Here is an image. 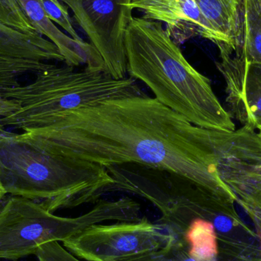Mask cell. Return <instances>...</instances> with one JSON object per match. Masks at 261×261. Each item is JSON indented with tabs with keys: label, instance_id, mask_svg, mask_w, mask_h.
Masks as SVG:
<instances>
[{
	"label": "cell",
	"instance_id": "obj_3",
	"mask_svg": "<svg viewBox=\"0 0 261 261\" xmlns=\"http://www.w3.org/2000/svg\"><path fill=\"white\" fill-rule=\"evenodd\" d=\"M114 184L107 167L51 153L0 127V187L54 213L96 203Z\"/></svg>",
	"mask_w": 261,
	"mask_h": 261
},
{
	"label": "cell",
	"instance_id": "obj_18",
	"mask_svg": "<svg viewBox=\"0 0 261 261\" xmlns=\"http://www.w3.org/2000/svg\"><path fill=\"white\" fill-rule=\"evenodd\" d=\"M223 212V211H222ZM222 212L218 213L213 220V224L214 225L215 228L218 231L220 232L225 233L229 231L232 228V222H231L230 218L228 216H225V215L220 214Z\"/></svg>",
	"mask_w": 261,
	"mask_h": 261
},
{
	"label": "cell",
	"instance_id": "obj_19",
	"mask_svg": "<svg viewBox=\"0 0 261 261\" xmlns=\"http://www.w3.org/2000/svg\"><path fill=\"white\" fill-rule=\"evenodd\" d=\"M6 196V193H5V192L3 191V189L0 187V202H1V201L3 200V198H4Z\"/></svg>",
	"mask_w": 261,
	"mask_h": 261
},
{
	"label": "cell",
	"instance_id": "obj_11",
	"mask_svg": "<svg viewBox=\"0 0 261 261\" xmlns=\"http://www.w3.org/2000/svg\"><path fill=\"white\" fill-rule=\"evenodd\" d=\"M202 13L225 44H240L241 0H195Z\"/></svg>",
	"mask_w": 261,
	"mask_h": 261
},
{
	"label": "cell",
	"instance_id": "obj_1",
	"mask_svg": "<svg viewBox=\"0 0 261 261\" xmlns=\"http://www.w3.org/2000/svg\"><path fill=\"white\" fill-rule=\"evenodd\" d=\"M21 135L51 153L102 167L166 170L231 204L237 196L224 182V170L239 163L261 164L257 132L197 126L145 93L71 110Z\"/></svg>",
	"mask_w": 261,
	"mask_h": 261
},
{
	"label": "cell",
	"instance_id": "obj_4",
	"mask_svg": "<svg viewBox=\"0 0 261 261\" xmlns=\"http://www.w3.org/2000/svg\"><path fill=\"white\" fill-rule=\"evenodd\" d=\"M0 93L19 106L0 119V127L24 130L43 126L56 116L90 104L144 92L130 76L116 79L103 70L50 64L35 73L30 84Z\"/></svg>",
	"mask_w": 261,
	"mask_h": 261
},
{
	"label": "cell",
	"instance_id": "obj_10",
	"mask_svg": "<svg viewBox=\"0 0 261 261\" xmlns=\"http://www.w3.org/2000/svg\"><path fill=\"white\" fill-rule=\"evenodd\" d=\"M18 1L33 27L58 47L67 65L107 71L105 62L96 49L90 43L76 41L60 30L47 16L40 0Z\"/></svg>",
	"mask_w": 261,
	"mask_h": 261
},
{
	"label": "cell",
	"instance_id": "obj_6",
	"mask_svg": "<svg viewBox=\"0 0 261 261\" xmlns=\"http://www.w3.org/2000/svg\"><path fill=\"white\" fill-rule=\"evenodd\" d=\"M169 240L170 236L161 225L144 217L135 222L92 225L62 243L81 260L118 261L156 251Z\"/></svg>",
	"mask_w": 261,
	"mask_h": 261
},
{
	"label": "cell",
	"instance_id": "obj_16",
	"mask_svg": "<svg viewBox=\"0 0 261 261\" xmlns=\"http://www.w3.org/2000/svg\"><path fill=\"white\" fill-rule=\"evenodd\" d=\"M35 255L38 261H82L69 252L58 242L41 245Z\"/></svg>",
	"mask_w": 261,
	"mask_h": 261
},
{
	"label": "cell",
	"instance_id": "obj_7",
	"mask_svg": "<svg viewBox=\"0 0 261 261\" xmlns=\"http://www.w3.org/2000/svg\"><path fill=\"white\" fill-rule=\"evenodd\" d=\"M70 8L116 79L127 77L125 34L132 18V0H60Z\"/></svg>",
	"mask_w": 261,
	"mask_h": 261
},
{
	"label": "cell",
	"instance_id": "obj_8",
	"mask_svg": "<svg viewBox=\"0 0 261 261\" xmlns=\"http://www.w3.org/2000/svg\"><path fill=\"white\" fill-rule=\"evenodd\" d=\"M220 61L218 69L226 84V102L231 118L261 138V67L248 61L239 44H216Z\"/></svg>",
	"mask_w": 261,
	"mask_h": 261
},
{
	"label": "cell",
	"instance_id": "obj_9",
	"mask_svg": "<svg viewBox=\"0 0 261 261\" xmlns=\"http://www.w3.org/2000/svg\"><path fill=\"white\" fill-rule=\"evenodd\" d=\"M130 7L142 11L146 19L164 23L165 30L178 45L196 36L215 44L223 43L195 0H132Z\"/></svg>",
	"mask_w": 261,
	"mask_h": 261
},
{
	"label": "cell",
	"instance_id": "obj_17",
	"mask_svg": "<svg viewBox=\"0 0 261 261\" xmlns=\"http://www.w3.org/2000/svg\"><path fill=\"white\" fill-rule=\"evenodd\" d=\"M18 104L12 99L5 97L0 93V119L9 116L18 110Z\"/></svg>",
	"mask_w": 261,
	"mask_h": 261
},
{
	"label": "cell",
	"instance_id": "obj_2",
	"mask_svg": "<svg viewBox=\"0 0 261 261\" xmlns=\"http://www.w3.org/2000/svg\"><path fill=\"white\" fill-rule=\"evenodd\" d=\"M125 50L128 74L144 83L163 105L197 126L236 130L210 80L187 61L161 23L132 17L125 34Z\"/></svg>",
	"mask_w": 261,
	"mask_h": 261
},
{
	"label": "cell",
	"instance_id": "obj_15",
	"mask_svg": "<svg viewBox=\"0 0 261 261\" xmlns=\"http://www.w3.org/2000/svg\"><path fill=\"white\" fill-rule=\"evenodd\" d=\"M47 16L54 22L61 26L72 38L76 41H83L73 26L71 18L69 15L68 8L60 0H40Z\"/></svg>",
	"mask_w": 261,
	"mask_h": 261
},
{
	"label": "cell",
	"instance_id": "obj_13",
	"mask_svg": "<svg viewBox=\"0 0 261 261\" xmlns=\"http://www.w3.org/2000/svg\"><path fill=\"white\" fill-rule=\"evenodd\" d=\"M49 64L41 61L18 59L0 55V92L19 86V79L28 73H37Z\"/></svg>",
	"mask_w": 261,
	"mask_h": 261
},
{
	"label": "cell",
	"instance_id": "obj_12",
	"mask_svg": "<svg viewBox=\"0 0 261 261\" xmlns=\"http://www.w3.org/2000/svg\"><path fill=\"white\" fill-rule=\"evenodd\" d=\"M241 51L247 60L261 67V0H241Z\"/></svg>",
	"mask_w": 261,
	"mask_h": 261
},
{
	"label": "cell",
	"instance_id": "obj_5",
	"mask_svg": "<svg viewBox=\"0 0 261 261\" xmlns=\"http://www.w3.org/2000/svg\"><path fill=\"white\" fill-rule=\"evenodd\" d=\"M141 219V205L132 198L99 199L77 217H61L41 203L6 195L0 202V259L17 261L35 255L41 245L64 242L92 225Z\"/></svg>",
	"mask_w": 261,
	"mask_h": 261
},
{
	"label": "cell",
	"instance_id": "obj_14",
	"mask_svg": "<svg viewBox=\"0 0 261 261\" xmlns=\"http://www.w3.org/2000/svg\"><path fill=\"white\" fill-rule=\"evenodd\" d=\"M169 236L170 240L163 248L118 261H197L189 254L185 245L180 239L170 234Z\"/></svg>",
	"mask_w": 261,
	"mask_h": 261
}]
</instances>
